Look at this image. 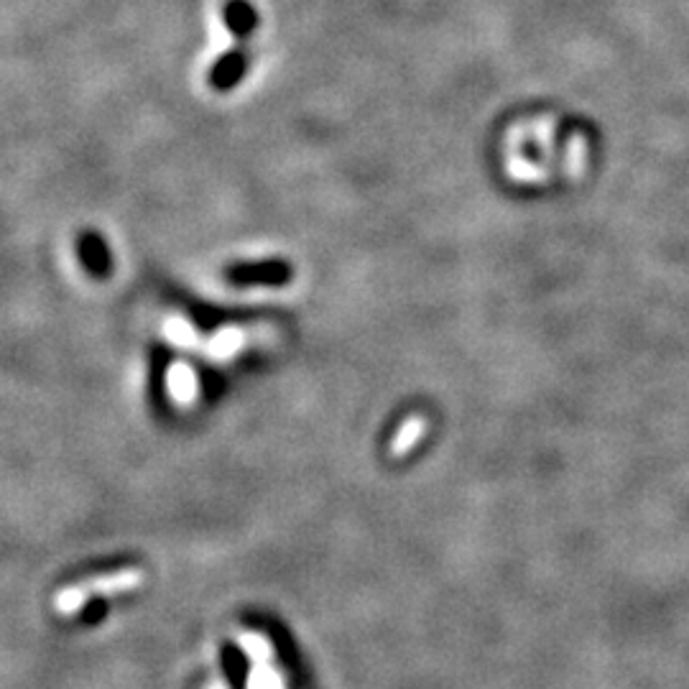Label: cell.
Segmentation results:
<instances>
[{
    "label": "cell",
    "mask_w": 689,
    "mask_h": 689,
    "mask_svg": "<svg viewBox=\"0 0 689 689\" xmlns=\"http://www.w3.org/2000/svg\"><path fill=\"white\" fill-rule=\"evenodd\" d=\"M141 572L138 570H120L115 575L108 577H97V580L82 582V585L69 587V590H62L57 595V610L59 613H72V610L80 608L90 595L100 593V595H113V593H126V590H133L136 585H141Z\"/></svg>",
    "instance_id": "6da1fadb"
},
{
    "label": "cell",
    "mask_w": 689,
    "mask_h": 689,
    "mask_svg": "<svg viewBox=\"0 0 689 689\" xmlns=\"http://www.w3.org/2000/svg\"><path fill=\"white\" fill-rule=\"evenodd\" d=\"M169 386L174 399L177 401H192L194 399V376L189 373V368L184 365H177L169 376Z\"/></svg>",
    "instance_id": "7a4b0ae2"
},
{
    "label": "cell",
    "mask_w": 689,
    "mask_h": 689,
    "mask_svg": "<svg viewBox=\"0 0 689 689\" xmlns=\"http://www.w3.org/2000/svg\"><path fill=\"white\" fill-rule=\"evenodd\" d=\"M422 432H424V422H422V419H409V422H406L404 427H401L399 437L393 439V445H391L393 455H404V452L409 450L411 445H414L416 439L422 437Z\"/></svg>",
    "instance_id": "3957f363"
},
{
    "label": "cell",
    "mask_w": 689,
    "mask_h": 689,
    "mask_svg": "<svg viewBox=\"0 0 689 689\" xmlns=\"http://www.w3.org/2000/svg\"><path fill=\"white\" fill-rule=\"evenodd\" d=\"M243 340H245V335L240 330L217 332L215 340L210 342V353L217 355V358H225V355L235 353V350H238L240 345H243Z\"/></svg>",
    "instance_id": "277c9868"
},
{
    "label": "cell",
    "mask_w": 689,
    "mask_h": 689,
    "mask_svg": "<svg viewBox=\"0 0 689 689\" xmlns=\"http://www.w3.org/2000/svg\"><path fill=\"white\" fill-rule=\"evenodd\" d=\"M284 271H279L276 274L274 268L271 266H263V268H243V271H235L233 274V279L235 281H281L284 279Z\"/></svg>",
    "instance_id": "5b68a950"
},
{
    "label": "cell",
    "mask_w": 689,
    "mask_h": 689,
    "mask_svg": "<svg viewBox=\"0 0 689 689\" xmlns=\"http://www.w3.org/2000/svg\"><path fill=\"white\" fill-rule=\"evenodd\" d=\"M166 335L177 342V345H192L194 342V332L189 330L184 322H169V327H166Z\"/></svg>",
    "instance_id": "8992f818"
},
{
    "label": "cell",
    "mask_w": 689,
    "mask_h": 689,
    "mask_svg": "<svg viewBox=\"0 0 689 689\" xmlns=\"http://www.w3.org/2000/svg\"><path fill=\"white\" fill-rule=\"evenodd\" d=\"M243 649L248 651V654H251L256 661L266 659V656L271 654V649H268V644H266V641H263L261 636H245L243 638Z\"/></svg>",
    "instance_id": "52a82bcc"
},
{
    "label": "cell",
    "mask_w": 689,
    "mask_h": 689,
    "mask_svg": "<svg viewBox=\"0 0 689 689\" xmlns=\"http://www.w3.org/2000/svg\"><path fill=\"white\" fill-rule=\"evenodd\" d=\"M253 687H256V689H279V684H276V679L271 677V674L263 672V669H261V672H258L256 677H253Z\"/></svg>",
    "instance_id": "ba28073f"
}]
</instances>
